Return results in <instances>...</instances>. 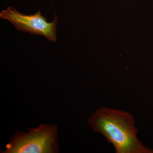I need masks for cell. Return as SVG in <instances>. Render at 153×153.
<instances>
[{
	"label": "cell",
	"mask_w": 153,
	"mask_h": 153,
	"mask_svg": "<svg viewBox=\"0 0 153 153\" xmlns=\"http://www.w3.org/2000/svg\"><path fill=\"white\" fill-rule=\"evenodd\" d=\"M88 123L105 137L116 153H153L138 139V130L129 113L102 107L88 118Z\"/></svg>",
	"instance_id": "cell-1"
},
{
	"label": "cell",
	"mask_w": 153,
	"mask_h": 153,
	"mask_svg": "<svg viewBox=\"0 0 153 153\" xmlns=\"http://www.w3.org/2000/svg\"><path fill=\"white\" fill-rule=\"evenodd\" d=\"M29 132L18 131L6 146L4 153H54L59 152L56 125L41 124Z\"/></svg>",
	"instance_id": "cell-2"
},
{
	"label": "cell",
	"mask_w": 153,
	"mask_h": 153,
	"mask_svg": "<svg viewBox=\"0 0 153 153\" xmlns=\"http://www.w3.org/2000/svg\"><path fill=\"white\" fill-rule=\"evenodd\" d=\"M1 19H6L15 26L17 30L32 34L44 36L49 41L57 42V18L55 15L52 22L47 21L40 11L32 15L19 13L14 7H10L0 13Z\"/></svg>",
	"instance_id": "cell-3"
}]
</instances>
